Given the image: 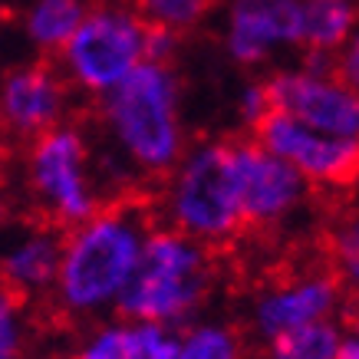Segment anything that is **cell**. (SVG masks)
<instances>
[{
	"mask_svg": "<svg viewBox=\"0 0 359 359\" xmlns=\"http://www.w3.org/2000/svg\"><path fill=\"white\" fill-rule=\"evenodd\" d=\"M155 228V215L145 205L112 201L86 224L66 231L63 267L50 297L56 310L69 320L116 313Z\"/></svg>",
	"mask_w": 359,
	"mask_h": 359,
	"instance_id": "cell-1",
	"label": "cell"
},
{
	"mask_svg": "<svg viewBox=\"0 0 359 359\" xmlns=\"http://www.w3.org/2000/svg\"><path fill=\"white\" fill-rule=\"evenodd\" d=\"M99 126L132 172L165 182L188 152L175 66L145 60L126 83L99 99Z\"/></svg>",
	"mask_w": 359,
	"mask_h": 359,
	"instance_id": "cell-2",
	"label": "cell"
},
{
	"mask_svg": "<svg viewBox=\"0 0 359 359\" xmlns=\"http://www.w3.org/2000/svg\"><path fill=\"white\" fill-rule=\"evenodd\" d=\"M211 277H215L211 248L182 231L158 224L149 234L139 271L116 313L132 323L185 330L205 304Z\"/></svg>",
	"mask_w": 359,
	"mask_h": 359,
	"instance_id": "cell-3",
	"label": "cell"
},
{
	"mask_svg": "<svg viewBox=\"0 0 359 359\" xmlns=\"http://www.w3.org/2000/svg\"><path fill=\"white\" fill-rule=\"evenodd\" d=\"M158 221L205 248H228L248 228L228 178L224 142H198L162 185Z\"/></svg>",
	"mask_w": 359,
	"mask_h": 359,
	"instance_id": "cell-4",
	"label": "cell"
},
{
	"mask_svg": "<svg viewBox=\"0 0 359 359\" xmlns=\"http://www.w3.org/2000/svg\"><path fill=\"white\" fill-rule=\"evenodd\" d=\"M145 40L149 23L132 0H96L56 63L76 93L102 99L145 63Z\"/></svg>",
	"mask_w": 359,
	"mask_h": 359,
	"instance_id": "cell-5",
	"label": "cell"
},
{
	"mask_svg": "<svg viewBox=\"0 0 359 359\" xmlns=\"http://www.w3.org/2000/svg\"><path fill=\"white\" fill-rule=\"evenodd\" d=\"M27 185L43 211V221L56 228L73 231L99 215L106 201L93 178V155H89L86 132L63 122L30 142L27 149Z\"/></svg>",
	"mask_w": 359,
	"mask_h": 359,
	"instance_id": "cell-6",
	"label": "cell"
},
{
	"mask_svg": "<svg viewBox=\"0 0 359 359\" xmlns=\"http://www.w3.org/2000/svg\"><path fill=\"white\" fill-rule=\"evenodd\" d=\"M228 178L248 228H277L310 195V182L254 135L224 139Z\"/></svg>",
	"mask_w": 359,
	"mask_h": 359,
	"instance_id": "cell-7",
	"label": "cell"
},
{
	"mask_svg": "<svg viewBox=\"0 0 359 359\" xmlns=\"http://www.w3.org/2000/svg\"><path fill=\"white\" fill-rule=\"evenodd\" d=\"M250 135L264 149L280 155L287 165H294L310 182V188L349 191L359 185V139H339V135L316 132L277 109Z\"/></svg>",
	"mask_w": 359,
	"mask_h": 359,
	"instance_id": "cell-8",
	"label": "cell"
},
{
	"mask_svg": "<svg viewBox=\"0 0 359 359\" xmlns=\"http://www.w3.org/2000/svg\"><path fill=\"white\" fill-rule=\"evenodd\" d=\"M343 294H346V287L330 264L297 273V277H283L254 297L250 327L264 343H271V339L294 333L300 327L333 320L343 306Z\"/></svg>",
	"mask_w": 359,
	"mask_h": 359,
	"instance_id": "cell-9",
	"label": "cell"
},
{
	"mask_svg": "<svg viewBox=\"0 0 359 359\" xmlns=\"http://www.w3.org/2000/svg\"><path fill=\"white\" fill-rule=\"evenodd\" d=\"M69 83L53 63H23L0 76V132L13 142H36L63 126Z\"/></svg>",
	"mask_w": 359,
	"mask_h": 359,
	"instance_id": "cell-10",
	"label": "cell"
},
{
	"mask_svg": "<svg viewBox=\"0 0 359 359\" xmlns=\"http://www.w3.org/2000/svg\"><path fill=\"white\" fill-rule=\"evenodd\" d=\"M271 106L304 126L339 139H359V93L337 76H313L304 66L277 69L264 79Z\"/></svg>",
	"mask_w": 359,
	"mask_h": 359,
	"instance_id": "cell-11",
	"label": "cell"
},
{
	"mask_svg": "<svg viewBox=\"0 0 359 359\" xmlns=\"http://www.w3.org/2000/svg\"><path fill=\"white\" fill-rule=\"evenodd\" d=\"M306 0H228L224 53L238 66H261L277 50L304 46Z\"/></svg>",
	"mask_w": 359,
	"mask_h": 359,
	"instance_id": "cell-12",
	"label": "cell"
},
{
	"mask_svg": "<svg viewBox=\"0 0 359 359\" xmlns=\"http://www.w3.org/2000/svg\"><path fill=\"white\" fill-rule=\"evenodd\" d=\"M66 234L50 221L23 224L0 244V283L23 300L53 297L63 267Z\"/></svg>",
	"mask_w": 359,
	"mask_h": 359,
	"instance_id": "cell-13",
	"label": "cell"
},
{
	"mask_svg": "<svg viewBox=\"0 0 359 359\" xmlns=\"http://www.w3.org/2000/svg\"><path fill=\"white\" fill-rule=\"evenodd\" d=\"M96 0H27L20 13L23 36L43 56H60L63 46L76 36Z\"/></svg>",
	"mask_w": 359,
	"mask_h": 359,
	"instance_id": "cell-14",
	"label": "cell"
},
{
	"mask_svg": "<svg viewBox=\"0 0 359 359\" xmlns=\"http://www.w3.org/2000/svg\"><path fill=\"white\" fill-rule=\"evenodd\" d=\"M359 4L356 0H306L304 7V50L339 53L356 36Z\"/></svg>",
	"mask_w": 359,
	"mask_h": 359,
	"instance_id": "cell-15",
	"label": "cell"
},
{
	"mask_svg": "<svg viewBox=\"0 0 359 359\" xmlns=\"http://www.w3.org/2000/svg\"><path fill=\"white\" fill-rule=\"evenodd\" d=\"M343 327L337 320L310 323L267 343V359H337Z\"/></svg>",
	"mask_w": 359,
	"mask_h": 359,
	"instance_id": "cell-16",
	"label": "cell"
},
{
	"mask_svg": "<svg viewBox=\"0 0 359 359\" xmlns=\"http://www.w3.org/2000/svg\"><path fill=\"white\" fill-rule=\"evenodd\" d=\"M182 353L185 359H244V343L228 323L198 320L182 330Z\"/></svg>",
	"mask_w": 359,
	"mask_h": 359,
	"instance_id": "cell-17",
	"label": "cell"
},
{
	"mask_svg": "<svg viewBox=\"0 0 359 359\" xmlns=\"http://www.w3.org/2000/svg\"><path fill=\"white\" fill-rule=\"evenodd\" d=\"M69 359H139L135 323L132 320H102L79 339Z\"/></svg>",
	"mask_w": 359,
	"mask_h": 359,
	"instance_id": "cell-18",
	"label": "cell"
},
{
	"mask_svg": "<svg viewBox=\"0 0 359 359\" xmlns=\"http://www.w3.org/2000/svg\"><path fill=\"white\" fill-rule=\"evenodd\" d=\"M132 4L149 27H162L178 36L198 30L215 11V0H132Z\"/></svg>",
	"mask_w": 359,
	"mask_h": 359,
	"instance_id": "cell-19",
	"label": "cell"
},
{
	"mask_svg": "<svg viewBox=\"0 0 359 359\" xmlns=\"http://www.w3.org/2000/svg\"><path fill=\"white\" fill-rule=\"evenodd\" d=\"M27 339V300L0 283V359H23Z\"/></svg>",
	"mask_w": 359,
	"mask_h": 359,
	"instance_id": "cell-20",
	"label": "cell"
},
{
	"mask_svg": "<svg viewBox=\"0 0 359 359\" xmlns=\"http://www.w3.org/2000/svg\"><path fill=\"white\" fill-rule=\"evenodd\" d=\"M273 112V106H271V93H267V83H248V86L241 89V96H238V116H241V122L248 126L250 132L257 129L267 116Z\"/></svg>",
	"mask_w": 359,
	"mask_h": 359,
	"instance_id": "cell-21",
	"label": "cell"
},
{
	"mask_svg": "<svg viewBox=\"0 0 359 359\" xmlns=\"http://www.w3.org/2000/svg\"><path fill=\"white\" fill-rule=\"evenodd\" d=\"M178 43H182V36H178V33L162 30V27H149V40H145V60L172 66L175 53H178Z\"/></svg>",
	"mask_w": 359,
	"mask_h": 359,
	"instance_id": "cell-22",
	"label": "cell"
},
{
	"mask_svg": "<svg viewBox=\"0 0 359 359\" xmlns=\"http://www.w3.org/2000/svg\"><path fill=\"white\" fill-rule=\"evenodd\" d=\"M333 76L359 93V33L337 53V69H333Z\"/></svg>",
	"mask_w": 359,
	"mask_h": 359,
	"instance_id": "cell-23",
	"label": "cell"
},
{
	"mask_svg": "<svg viewBox=\"0 0 359 359\" xmlns=\"http://www.w3.org/2000/svg\"><path fill=\"white\" fill-rule=\"evenodd\" d=\"M337 359H359V320L356 316H346V330H343V339H339Z\"/></svg>",
	"mask_w": 359,
	"mask_h": 359,
	"instance_id": "cell-24",
	"label": "cell"
},
{
	"mask_svg": "<svg viewBox=\"0 0 359 359\" xmlns=\"http://www.w3.org/2000/svg\"><path fill=\"white\" fill-rule=\"evenodd\" d=\"M4 224H7V198L0 191V231H4Z\"/></svg>",
	"mask_w": 359,
	"mask_h": 359,
	"instance_id": "cell-25",
	"label": "cell"
},
{
	"mask_svg": "<svg viewBox=\"0 0 359 359\" xmlns=\"http://www.w3.org/2000/svg\"><path fill=\"white\" fill-rule=\"evenodd\" d=\"M349 316H356V320H359V294H353V313H349Z\"/></svg>",
	"mask_w": 359,
	"mask_h": 359,
	"instance_id": "cell-26",
	"label": "cell"
}]
</instances>
